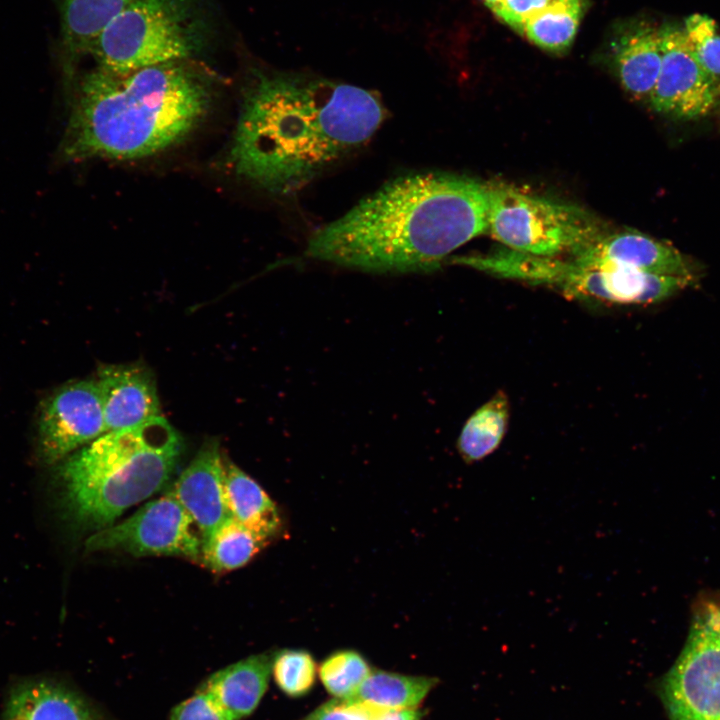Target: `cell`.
I'll return each mask as SVG.
<instances>
[{
	"label": "cell",
	"mask_w": 720,
	"mask_h": 720,
	"mask_svg": "<svg viewBox=\"0 0 720 720\" xmlns=\"http://www.w3.org/2000/svg\"><path fill=\"white\" fill-rule=\"evenodd\" d=\"M693 283L621 266H585L566 261L554 287L566 296L614 304H652Z\"/></svg>",
	"instance_id": "11"
},
{
	"label": "cell",
	"mask_w": 720,
	"mask_h": 720,
	"mask_svg": "<svg viewBox=\"0 0 720 720\" xmlns=\"http://www.w3.org/2000/svg\"><path fill=\"white\" fill-rule=\"evenodd\" d=\"M182 449L181 436L162 416L104 433L58 468L68 511L81 525L109 526L169 482Z\"/></svg>",
	"instance_id": "4"
},
{
	"label": "cell",
	"mask_w": 720,
	"mask_h": 720,
	"mask_svg": "<svg viewBox=\"0 0 720 720\" xmlns=\"http://www.w3.org/2000/svg\"><path fill=\"white\" fill-rule=\"evenodd\" d=\"M212 101L206 73L190 60L128 73L95 67L80 80L61 153L65 160H132L182 142Z\"/></svg>",
	"instance_id": "3"
},
{
	"label": "cell",
	"mask_w": 720,
	"mask_h": 720,
	"mask_svg": "<svg viewBox=\"0 0 720 720\" xmlns=\"http://www.w3.org/2000/svg\"><path fill=\"white\" fill-rule=\"evenodd\" d=\"M377 711L361 703L340 699L320 706L305 720H373Z\"/></svg>",
	"instance_id": "29"
},
{
	"label": "cell",
	"mask_w": 720,
	"mask_h": 720,
	"mask_svg": "<svg viewBox=\"0 0 720 720\" xmlns=\"http://www.w3.org/2000/svg\"><path fill=\"white\" fill-rule=\"evenodd\" d=\"M510 415L505 392L498 391L465 422L457 449L466 463H474L493 453L501 444Z\"/></svg>",
	"instance_id": "20"
},
{
	"label": "cell",
	"mask_w": 720,
	"mask_h": 720,
	"mask_svg": "<svg viewBox=\"0 0 720 720\" xmlns=\"http://www.w3.org/2000/svg\"><path fill=\"white\" fill-rule=\"evenodd\" d=\"M267 543L230 517L202 544L201 560L214 572L231 571L246 565Z\"/></svg>",
	"instance_id": "22"
},
{
	"label": "cell",
	"mask_w": 720,
	"mask_h": 720,
	"mask_svg": "<svg viewBox=\"0 0 720 720\" xmlns=\"http://www.w3.org/2000/svg\"><path fill=\"white\" fill-rule=\"evenodd\" d=\"M88 551L122 550L134 556H177L198 560L202 537L192 517L169 492L143 505L126 520L99 529Z\"/></svg>",
	"instance_id": "8"
},
{
	"label": "cell",
	"mask_w": 720,
	"mask_h": 720,
	"mask_svg": "<svg viewBox=\"0 0 720 720\" xmlns=\"http://www.w3.org/2000/svg\"><path fill=\"white\" fill-rule=\"evenodd\" d=\"M436 679L371 671L349 699L375 710L414 708L435 685Z\"/></svg>",
	"instance_id": "21"
},
{
	"label": "cell",
	"mask_w": 720,
	"mask_h": 720,
	"mask_svg": "<svg viewBox=\"0 0 720 720\" xmlns=\"http://www.w3.org/2000/svg\"><path fill=\"white\" fill-rule=\"evenodd\" d=\"M662 63L649 103L658 113L681 119L706 115L716 99L715 80L694 57L684 29L660 28Z\"/></svg>",
	"instance_id": "10"
},
{
	"label": "cell",
	"mask_w": 720,
	"mask_h": 720,
	"mask_svg": "<svg viewBox=\"0 0 720 720\" xmlns=\"http://www.w3.org/2000/svg\"><path fill=\"white\" fill-rule=\"evenodd\" d=\"M488 233L506 248L559 257L575 255L604 232L584 209L507 183H488Z\"/></svg>",
	"instance_id": "6"
},
{
	"label": "cell",
	"mask_w": 720,
	"mask_h": 720,
	"mask_svg": "<svg viewBox=\"0 0 720 720\" xmlns=\"http://www.w3.org/2000/svg\"><path fill=\"white\" fill-rule=\"evenodd\" d=\"M224 487L232 518L268 542L278 534L281 519L275 503L253 478L225 460Z\"/></svg>",
	"instance_id": "18"
},
{
	"label": "cell",
	"mask_w": 720,
	"mask_h": 720,
	"mask_svg": "<svg viewBox=\"0 0 720 720\" xmlns=\"http://www.w3.org/2000/svg\"><path fill=\"white\" fill-rule=\"evenodd\" d=\"M582 14L581 0H553L526 22L522 34L539 48L561 53L573 43Z\"/></svg>",
	"instance_id": "23"
},
{
	"label": "cell",
	"mask_w": 720,
	"mask_h": 720,
	"mask_svg": "<svg viewBox=\"0 0 720 720\" xmlns=\"http://www.w3.org/2000/svg\"><path fill=\"white\" fill-rule=\"evenodd\" d=\"M484 4L491 10H493L501 0H482Z\"/></svg>",
	"instance_id": "31"
},
{
	"label": "cell",
	"mask_w": 720,
	"mask_h": 720,
	"mask_svg": "<svg viewBox=\"0 0 720 720\" xmlns=\"http://www.w3.org/2000/svg\"><path fill=\"white\" fill-rule=\"evenodd\" d=\"M170 720H232L216 700L204 689L178 704Z\"/></svg>",
	"instance_id": "27"
},
{
	"label": "cell",
	"mask_w": 720,
	"mask_h": 720,
	"mask_svg": "<svg viewBox=\"0 0 720 720\" xmlns=\"http://www.w3.org/2000/svg\"><path fill=\"white\" fill-rule=\"evenodd\" d=\"M95 381L107 432L135 427L161 416L154 377L144 366L103 365Z\"/></svg>",
	"instance_id": "14"
},
{
	"label": "cell",
	"mask_w": 720,
	"mask_h": 720,
	"mask_svg": "<svg viewBox=\"0 0 720 720\" xmlns=\"http://www.w3.org/2000/svg\"><path fill=\"white\" fill-rule=\"evenodd\" d=\"M614 61L625 91L635 99L649 100L662 63L660 28L639 23L627 29L616 40Z\"/></svg>",
	"instance_id": "15"
},
{
	"label": "cell",
	"mask_w": 720,
	"mask_h": 720,
	"mask_svg": "<svg viewBox=\"0 0 720 720\" xmlns=\"http://www.w3.org/2000/svg\"><path fill=\"white\" fill-rule=\"evenodd\" d=\"M422 713L414 708L378 710L373 720H421Z\"/></svg>",
	"instance_id": "30"
},
{
	"label": "cell",
	"mask_w": 720,
	"mask_h": 720,
	"mask_svg": "<svg viewBox=\"0 0 720 720\" xmlns=\"http://www.w3.org/2000/svg\"><path fill=\"white\" fill-rule=\"evenodd\" d=\"M585 266H621L652 274L675 276L694 283L688 260L674 247L636 231L603 233L572 256Z\"/></svg>",
	"instance_id": "12"
},
{
	"label": "cell",
	"mask_w": 720,
	"mask_h": 720,
	"mask_svg": "<svg viewBox=\"0 0 720 720\" xmlns=\"http://www.w3.org/2000/svg\"><path fill=\"white\" fill-rule=\"evenodd\" d=\"M488 232V182L442 172L398 177L316 231L308 256L369 272H433Z\"/></svg>",
	"instance_id": "2"
},
{
	"label": "cell",
	"mask_w": 720,
	"mask_h": 720,
	"mask_svg": "<svg viewBox=\"0 0 720 720\" xmlns=\"http://www.w3.org/2000/svg\"><path fill=\"white\" fill-rule=\"evenodd\" d=\"M661 691L670 720H720L719 595L696 601L686 643Z\"/></svg>",
	"instance_id": "7"
},
{
	"label": "cell",
	"mask_w": 720,
	"mask_h": 720,
	"mask_svg": "<svg viewBox=\"0 0 720 720\" xmlns=\"http://www.w3.org/2000/svg\"><path fill=\"white\" fill-rule=\"evenodd\" d=\"M683 29L694 57L716 81L720 76V33L717 23L706 14L694 13L685 19Z\"/></svg>",
	"instance_id": "25"
},
{
	"label": "cell",
	"mask_w": 720,
	"mask_h": 720,
	"mask_svg": "<svg viewBox=\"0 0 720 720\" xmlns=\"http://www.w3.org/2000/svg\"><path fill=\"white\" fill-rule=\"evenodd\" d=\"M3 720H97L86 701L51 680H30L9 694Z\"/></svg>",
	"instance_id": "17"
},
{
	"label": "cell",
	"mask_w": 720,
	"mask_h": 720,
	"mask_svg": "<svg viewBox=\"0 0 720 720\" xmlns=\"http://www.w3.org/2000/svg\"><path fill=\"white\" fill-rule=\"evenodd\" d=\"M135 0H61V33L70 69L106 26Z\"/></svg>",
	"instance_id": "19"
},
{
	"label": "cell",
	"mask_w": 720,
	"mask_h": 720,
	"mask_svg": "<svg viewBox=\"0 0 720 720\" xmlns=\"http://www.w3.org/2000/svg\"><path fill=\"white\" fill-rule=\"evenodd\" d=\"M106 432L96 381L66 383L40 405L37 456L45 464L57 463Z\"/></svg>",
	"instance_id": "9"
},
{
	"label": "cell",
	"mask_w": 720,
	"mask_h": 720,
	"mask_svg": "<svg viewBox=\"0 0 720 720\" xmlns=\"http://www.w3.org/2000/svg\"><path fill=\"white\" fill-rule=\"evenodd\" d=\"M315 670L312 656L303 650H283L273 657L275 681L290 696H301L312 687Z\"/></svg>",
	"instance_id": "26"
},
{
	"label": "cell",
	"mask_w": 720,
	"mask_h": 720,
	"mask_svg": "<svg viewBox=\"0 0 720 720\" xmlns=\"http://www.w3.org/2000/svg\"><path fill=\"white\" fill-rule=\"evenodd\" d=\"M553 0H501L492 10L515 31L522 34L526 22L546 8Z\"/></svg>",
	"instance_id": "28"
},
{
	"label": "cell",
	"mask_w": 720,
	"mask_h": 720,
	"mask_svg": "<svg viewBox=\"0 0 720 720\" xmlns=\"http://www.w3.org/2000/svg\"><path fill=\"white\" fill-rule=\"evenodd\" d=\"M208 35L196 0H135L106 26L88 55L97 68L123 74L190 60Z\"/></svg>",
	"instance_id": "5"
},
{
	"label": "cell",
	"mask_w": 720,
	"mask_h": 720,
	"mask_svg": "<svg viewBox=\"0 0 720 720\" xmlns=\"http://www.w3.org/2000/svg\"><path fill=\"white\" fill-rule=\"evenodd\" d=\"M370 672L365 659L350 650L334 653L320 667L326 689L340 699L351 698Z\"/></svg>",
	"instance_id": "24"
},
{
	"label": "cell",
	"mask_w": 720,
	"mask_h": 720,
	"mask_svg": "<svg viewBox=\"0 0 720 720\" xmlns=\"http://www.w3.org/2000/svg\"><path fill=\"white\" fill-rule=\"evenodd\" d=\"M273 656L253 655L231 664L209 677L201 687L232 720H240L259 704L268 685Z\"/></svg>",
	"instance_id": "16"
},
{
	"label": "cell",
	"mask_w": 720,
	"mask_h": 720,
	"mask_svg": "<svg viewBox=\"0 0 720 720\" xmlns=\"http://www.w3.org/2000/svg\"><path fill=\"white\" fill-rule=\"evenodd\" d=\"M384 118L379 96L367 89L256 73L242 96L228 164L258 188L289 194L370 139Z\"/></svg>",
	"instance_id": "1"
},
{
	"label": "cell",
	"mask_w": 720,
	"mask_h": 720,
	"mask_svg": "<svg viewBox=\"0 0 720 720\" xmlns=\"http://www.w3.org/2000/svg\"><path fill=\"white\" fill-rule=\"evenodd\" d=\"M170 493L194 520L202 544L231 517L224 487V457L218 442L203 444Z\"/></svg>",
	"instance_id": "13"
}]
</instances>
